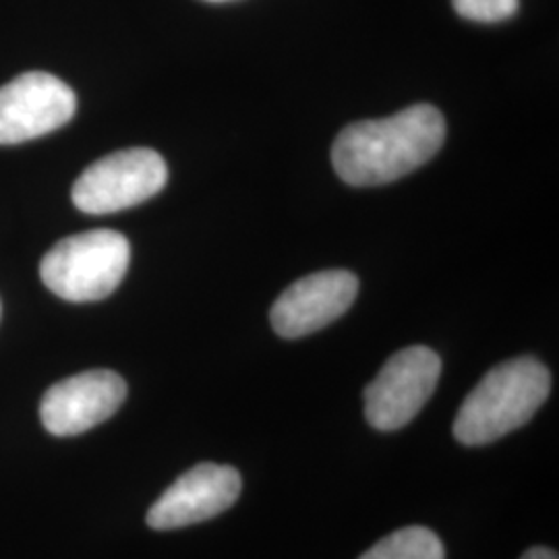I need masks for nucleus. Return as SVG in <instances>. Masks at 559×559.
I'll list each match as a JSON object with an SVG mask.
<instances>
[{
  "instance_id": "1",
  "label": "nucleus",
  "mask_w": 559,
  "mask_h": 559,
  "mask_svg": "<svg viewBox=\"0 0 559 559\" xmlns=\"http://www.w3.org/2000/svg\"><path fill=\"white\" fill-rule=\"evenodd\" d=\"M445 140V120L431 104H415L380 120L348 124L332 147L340 179L378 187L402 179L431 160Z\"/></svg>"
},
{
  "instance_id": "2",
  "label": "nucleus",
  "mask_w": 559,
  "mask_h": 559,
  "mask_svg": "<svg viewBox=\"0 0 559 559\" xmlns=\"http://www.w3.org/2000/svg\"><path fill=\"white\" fill-rule=\"evenodd\" d=\"M551 376L533 357L493 367L464 399L454 420V436L466 445L500 440L535 417L549 396Z\"/></svg>"
},
{
  "instance_id": "3",
  "label": "nucleus",
  "mask_w": 559,
  "mask_h": 559,
  "mask_svg": "<svg viewBox=\"0 0 559 559\" xmlns=\"http://www.w3.org/2000/svg\"><path fill=\"white\" fill-rule=\"evenodd\" d=\"M131 247L117 230H90L59 240L40 263L41 282L57 297L94 302L110 297L124 278Z\"/></svg>"
},
{
  "instance_id": "4",
  "label": "nucleus",
  "mask_w": 559,
  "mask_h": 559,
  "mask_svg": "<svg viewBox=\"0 0 559 559\" xmlns=\"http://www.w3.org/2000/svg\"><path fill=\"white\" fill-rule=\"evenodd\" d=\"M168 180L166 162L150 147L108 154L75 180L71 200L85 214H112L158 195Z\"/></svg>"
},
{
  "instance_id": "5",
  "label": "nucleus",
  "mask_w": 559,
  "mask_h": 559,
  "mask_svg": "<svg viewBox=\"0 0 559 559\" xmlns=\"http://www.w3.org/2000/svg\"><path fill=\"white\" fill-rule=\"evenodd\" d=\"M441 360L427 346H408L381 367L365 390V417L378 431L406 427L433 396Z\"/></svg>"
},
{
  "instance_id": "6",
  "label": "nucleus",
  "mask_w": 559,
  "mask_h": 559,
  "mask_svg": "<svg viewBox=\"0 0 559 559\" xmlns=\"http://www.w3.org/2000/svg\"><path fill=\"white\" fill-rule=\"evenodd\" d=\"M78 98L57 75L29 71L0 87V145L38 140L73 119Z\"/></svg>"
},
{
  "instance_id": "7",
  "label": "nucleus",
  "mask_w": 559,
  "mask_h": 559,
  "mask_svg": "<svg viewBox=\"0 0 559 559\" xmlns=\"http://www.w3.org/2000/svg\"><path fill=\"white\" fill-rule=\"evenodd\" d=\"M127 399L119 373L94 369L55 383L41 399L40 419L48 433L71 438L110 419Z\"/></svg>"
},
{
  "instance_id": "8",
  "label": "nucleus",
  "mask_w": 559,
  "mask_h": 559,
  "mask_svg": "<svg viewBox=\"0 0 559 559\" xmlns=\"http://www.w3.org/2000/svg\"><path fill=\"white\" fill-rule=\"evenodd\" d=\"M240 489L237 468L201 462L162 493L147 512V524L156 531H173L214 519L239 500Z\"/></svg>"
},
{
  "instance_id": "9",
  "label": "nucleus",
  "mask_w": 559,
  "mask_h": 559,
  "mask_svg": "<svg viewBox=\"0 0 559 559\" xmlns=\"http://www.w3.org/2000/svg\"><path fill=\"white\" fill-rule=\"evenodd\" d=\"M359 280L346 270L316 272L280 295L270 320L282 338H302L344 316L357 299Z\"/></svg>"
},
{
  "instance_id": "10",
  "label": "nucleus",
  "mask_w": 559,
  "mask_h": 559,
  "mask_svg": "<svg viewBox=\"0 0 559 559\" xmlns=\"http://www.w3.org/2000/svg\"><path fill=\"white\" fill-rule=\"evenodd\" d=\"M359 559H445V549L433 531L406 526L376 543Z\"/></svg>"
},
{
  "instance_id": "11",
  "label": "nucleus",
  "mask_w": 559,
  "mask_h": 559,
  "mask_svg": "<svg viewBox=\"0 0 559 559\" xmlns=\"http://www.w3.org/2000/svg\"><path fill=\"white\" fill-rule=\"evenodd\" d=\"M460 17L479 23L510 20L519 11V0H452Z\"/></svg>"
},
{
  "instance_id": "12",
  "label": "nucleus",
  "mask_w": 559,
  "mask_h": 559,
  "mask_svg": "<svg viewBox=\"0 0 559 559\" xmlns=\"http://www.w3.org/2000/svg\"><path fill=\"white\" fill-rule=\"evenodd\" d=\"M520 559H559L558 554L554 549H547V547H533L528 549L524 556Z\"/></svg>"
},
{
  "instance_id": "13",
  "label": "nucleus",
  "mask_w": 559,
  "mask_h": 559,
  "mask_svg": "<svg viewBox=\"0 0 559 559\" xmlns=\"http://www.w3.org/2000/svg\"><path fill=\"white\" fill-rule=\"evenodd\" d=\"M207 2H228V0H207Z\"/></svg>"
}]
</instances>
